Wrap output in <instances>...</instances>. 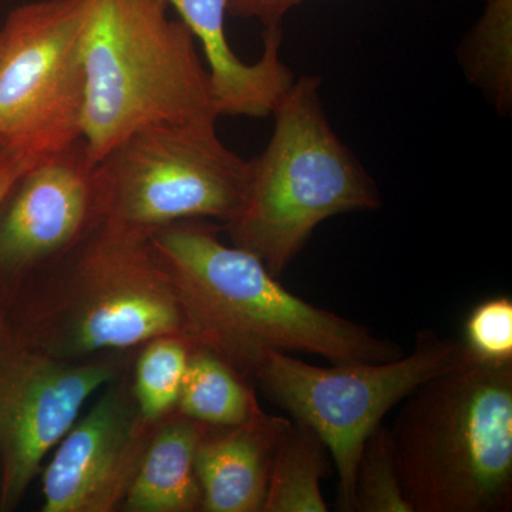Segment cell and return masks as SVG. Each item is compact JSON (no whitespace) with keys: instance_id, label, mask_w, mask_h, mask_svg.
Instances as JSON below:
<instances>
[{"instance_id":"cell-1","label":"cell","mask_w":512,"mask_h":512,"mask_svg":"<svg viewBox=\"0 0 512 512\" xmlns=\"http://www.w3.org/2000/svg\"><path fill=\"white\" fill-rule=\"evenodd\" d=\"M0 319L23 342L70 362L131 352L164 336L202 348L148 231L106 220L26 282Z\"/></svg>"},{"instance_id":"cell-2","label":"cell","mask_w":512,"mask_h":512,"mask_svg":"<svg viewBox=\"0 0 512 512\" xmlns=\"http://www.w3.org/2000/svg\"><path fill=\"white\" fill-rule=\"evenodd\" d=\"M222 227L204 218L148 231L180 289L201 346L247 379L265 350L308 353L332 365L383 363L402 346L367 326L293 295L251 252L221 241Z\"/></svg>"},{"instance_id":"cell-3","label":"cell","mask_w":512,"mask_h":512,"mask_svg":"<svg viewBox=\"0 0 512 512\" xmlns=\"http://www.w3.org/2000/svg\"><path fill=\"white\" fill-rule=\"evenodd\" d=\"M389 429L414 512L512 508V363L474 362L430 377Z\"/></svg>"},{"instance_id":"cell-4","label":"cell","mask_w":512,"mask_h":512,"mask_svg":"<svg viewBox=\"0 0 512 512\" xmlns=\"http://www.w3.org/2000/svg\"><path fill=\"white\" fill-rule=\"evenodd\" d=\"M165 0H82L83 140L94 163L134 131L217 121L207 66Z\"/></svg>"},{"instance_id":"cell-5","label":"cell","mask_w":512,"mask_h":512,"mask_svg":"<svg viewBox=\"0 0 512 512\" xmlns=\"http://www.w3.org/2000/svg\"><path fill=\"white\" fill-rule=\"evenodd\" d=\"M320 84L316 76L295 79L276 104L271 140L249 160L244 205L224 224L232 245L278 279L323 221L382 205L375 181L333 130Z\"/></svg>"},{"instance_id":"cell-6","label":"cell","mask_w":512,"mask_h":512,"mask_svg":"<svg viewBox=\"0 0 512 512\" xmlns=\"http://www.w3.org/2000/svg\"><path fill=\"white\" fill-rule=\"evenodd\" d=\"M474 360L463 340L421 329L412 352L389 362L320 367L265 350L249 377L325 441L338 474V510L356 512L357 464L367 437L421 383Z\"/></svg>"},{"instance_id":"cell-7","label":"cell","mask_w":512,"mask_h":512,"mask_svg":"<svg viewBox=\"0 0 512 512\" xmlns=\"http://www.w3.org/2000/svg\"><path fill=\"white\" fill-rule=\"evenodd\" d=\"M215 124H156L111 147L94 170L101 220L144 231L194 218L234 220L251 163L222 143Z\"/></svg>"},{"instance_id":"cell-8","label":"cell","mask_w":512,"mask_h":512,"mask_svg":"<svg viewBox=\"0 0 512 512\" xmlns=\"http://www.w3.org/2000/svg\"><path fill=\"white\" fill-rule=\"evenodd\" d=\"M82 0H37L0 28V146L40 163L83 137Z\"/></svg>"},{"instance_id":"cell-9","label":"cell","mask_w":512,"mask_h":512,"mask_svg":"<svg viewBox=\"0 0 512 512\" xmlns=\"http://www.w3.org/2000/svg\"><path fill=\"white\" fill-rule=\"evenodd\" d=\"M127 370L123 352L60 360L23 342L0 319L2 510H15L84 404Z\"/></svg>"},{"instance_id":"cell-10","label":"cell","mask_w":512,"mask_h":512,"mask_svg":"<svg viewBox=\"0 0 512 512\" xmlns=\"http://www.w3.org/2000/svg\"><path fill=\"white\" fill-rule=\"evenodd\" d=\"M82 138L20 175L0 210V309L101 220Z\"/></svg>"},{"instance_id":"cell-11","label":"cell","mask_w":512,"mask_h":512,"mask_svg":"<svg viewBox=\"0 0 512 512\" xmlns=\"http://www.w3.org/2000/svg\"><path fill=\"white\" fill-rule=\"evenodd\" d=\"M43 468V512L120 510L156 426L138 410L127 370L101 389Z\"/></svg>"},{"instance_id":"cell-12","label":"cell","mask_w":512,"mask_h":512,"mask_svg":"<svg viewBox=\"0 0 512 512\" xmlns=\"http://www.w3.org/2000/svg\"><path fill=\"white\" fill-rule=\"evenodd\" d=\"M174 6L200 42L208 76L212 101L218 117L272 116L295 82L292 70L281 59L282 28L264 29V52L256 63H245L229 46L225 33L228 0H165Z\"/></svg>"},{"instance_id":"cell-13","label":"cell","mask_w":512,"mask_h":512,"mask_svg":"<svg viewBox=\"0 0 512 512\" xmlns=\"http://www.w3.org/2000/svg\"><path fill=\"white\" fill-rule=\"evenodd\" d=\"M291 420L264 410L247 423L207 427L195 471L204 512H262L276 446Z\"/></svg>"},{"instance_id":"cell-14","label":"cell","mask_w":512,"mask_h":512,"mask_svg":"<svg viewBox=\"0 0 512 512\" xmlns=\"http://www.w3.org/2000/svg\"><path fill=\"white\" fill-rule=\"evenodd\" d=\"M207 427L178 412L157 424L120 510L201 511L195 457Z\"/></svg>"},{"instance_id":"cell-15","label":"cell","mask_w":512,"mask_h":512,"mask_svg":"<svg viewBox=\"0 0 512 512\" xmlns=\"http://www.w3.org/2000/svg\"><path fill=\"white\" fill-rule=\"evenodd\" d=\"M329 456L319 434L293 419L276 446L262 512H328L320 481L329 474Z\"/></svg>"},{"instance_id":"cell-16","label":"cell","mask_w":512,"mask_h":512,"mask_svg":"<svg viewBox=\"0 0 512 512\" xmlns=\"http://www.w3.org/2000/svg\"><path fill=\"white\" fill-rule=\"evenodd\" d=\"M177 412L208 427H232L247 423L262 409L241 373L212 350L194 348Z\"/></svg>"},{"instance_id":"cell-17","label":"cell","mask_w":512,"mask_h":512,"mask_svg":"<svg viewBox=\"0 0 512 512\" xmlns=\"http://www.w3.org/2000/svg\"><path fill=\"white\" fill-rule=\"evenodd\" d=\"M468 80L498 113L512 109V0H485L483 16L458 49Z\"/></svg>"},{"instance_id":"cell-18","label":"cell","mask_w":512,"mask_h":512,"mask_svg":"<svg viewBox=\"0 0 512 512\" xmlns=\"http://www.w3.org/2000/svg\"><path fill=\"white\" fill-rule=\"evenodd\" d=\"M192 349L190 343L171 336L141 346L131 384L138 410L147 423L157 426L177 412Z\"/></svg>"},{"instance_id":"cell-19","label":"cell","mask_w":512,"mask_h":512,"mask_svg":"<svg viewBox=\"0 0 512 512\" xmlns=\"http://www.w3.org/2000/svg\"><path fill=\"white\" fill-rule=\"evenodd\" d=\"M355 495L356 512H414L397 476L389 429L382 424L363 444Z\"/></svg>"},{"instance_id":"cell-20","label":"cell","mask_w":512,"mask_h":512,"mask_svg":"<svg viewBox=\"0 0 512 512\" xmlns=\"http://www.w3.org/2000/svg\"><path fill=\"white\" fill-rule=\"evenodd\" d=\"M478 362L491 365L512 363V301L507 296L487 299L467 318L464 339Z\"/></svg>"},{"instance_id":"cell-21","label":"cell","mask_w":512,"mask_h":512,"mask_svg":"<svg viewBox=\"0 0 512 512\" xmlns=\"http://www.w3.org/2000/svg\"><path fill=\"white\" fill-rule=\"evenodd\" d=\"M305 0H228V13L258 19L264 29L282 28L286 13Z\"/></svg>"},{"instance_id":"cell-22","label":"cell","mask_w":512,"mask_h":512,"mask_svg":"<svg viewBox=\"0 0 512 512\" xmlns=\"http://www.w3.org/2000/svg\"><path fill=\"white\" fill-rule=\"evenodd\" d=\"M33 165L35 163L28 158L0 146V210L20 175L26 173Z\"/></svg>"},{"instance_id":"cell-23","label":"cell","mask_w":512,"mask_h":512,"mask_svg":"<svg viewBox=\"0 0 512 512\" xmlns=\"http://www.w3.org/2000/svg\"><path fill=\"white\" fill-rule=\"evenodd\" d=\"M0 510H2V468H0Z\"/></svg>"}]
</instances>
